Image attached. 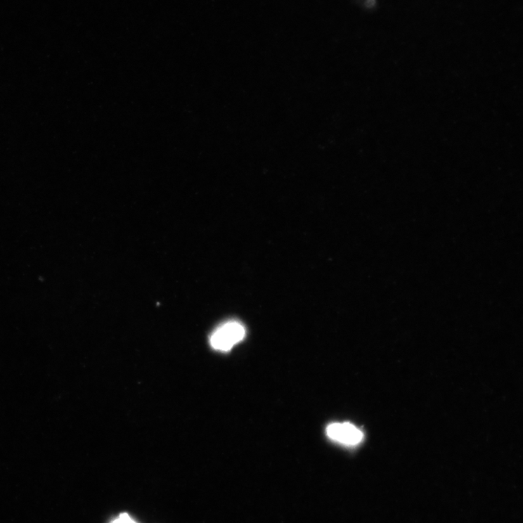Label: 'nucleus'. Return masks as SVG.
Returning a JSON list of instances; mask_svg holds the SVG:
<instances>
[{
  "mask_svg": "<svg viewBox=\"0 0 523 523\" xmlns=\"http://www.w3.org/2000/svg\"><path fill=\"white\" fill-rule=\"evenodd\" d=\"M112 523H136L129 515L127 513L121 514L118 518L114 520Z\"/></svg>",
  "mask_w": 523,
  "mask_h": 523,
  "instance_id": "obj_3",
  "label": "nucleus"
},
{
  "mask_svg": "<svg viewBox=\"0 0 523 523\" xmlns=\"http://www.w3.org/2000/svg\"><path fill=\"white\" fill-rule=\"evenodd\" d=\"M246 330L243 324L229 321L219 327L212 335L210 344L215 350L228 351L245 337Z\"/></svg>",
  "mask_w": 523,
  "mask_h": 523,
  "instance_id": "obj_1",
  "label": "nucleus"
},
{
  "mask_svg": "<svg viewBox=\"0 0 523 523\" xmlns=\"http://www.w3.org/2000/svg\"><path fill=\"white\" fill-rule=\"evenodd\" d=\"M326 433L331 439L349 446L359 444L363 438V434L359 429L347 422L330 425L327 427Z\"/></svg>",
  "mask_w": 523,
  "mask_h": 523,
  "instance_id": "obj_2",
  "label": "nucleus"
}]
</instances>
